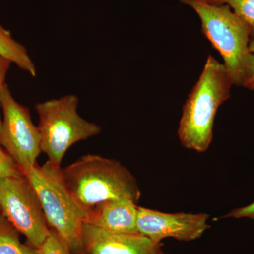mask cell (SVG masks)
I'll return each mask as SVG.
<instances>
[{"label":"cell","instance_id":"cell-17","mask_svg":"<svg viewBox=\"0 0 254 254\" xmlns=\"http://www.w3.org/2000/svg\"><path fill=\"white\" fill-rule=\"evenodd\" d=\"M11 62L6 60V58L0 56V95H1V91L6 83H5V78L6 74L9 71ZM0 110H1V105H0ZM1 114H0V127H1Z\"/></svg>","mask_w":254,"mask_h":254},{"label":"cell","instance_id":"cell-3","mask_svg":"<svg viewBox=\"0 0 254 254\" xmlns=\"http://www.w3.org/2000/svg\"><path fill=\"white\" fill-rule=\"evenodd\" d=\"M232 84L223 64L208 55L198 81L183 107L179 138L187 149L203 153L213 141L219 107L230 97Z\"/></svg>","mask_w":254,"mask_h":254},{"label":"cell","instance_id":"cell-15","mask_svg":"<svg viewBox=\"0 0 254 254\" xmlns=\"http://www.w3.org/2000/svg\"><path fill=\"white\" fill-rule=\"evenodd\" d=\"M1 146L0 145V180L21 175L22 173L14 160Z\"/></svg>","mask_w":254,"mask_h":254},{"label":"cell","instance_id":"cell-19","mask_svg":"<svg viewBox=\"0 0 254 254\" xmlns=\"http://www.w3.org/2000/svg\"><path fill=\"white\" fill-rule=\"evenodd\" d=\"M158 254H164L163 253V252H162V251H161V252H160V253H159Z\"/></svg>","mask_w":254,"mask_h":254},{"label":"cell","instance_id":"cell-4","mask_svg":"<svg viewBox=\"0 0 254 254\" xmlns=\"http://www.w3.org/2000/svg\"><path fill=\"white\" fill-rule=\"evenodd\" d=\"M41 201L47 223L71 252H82L84 215L73 200L64 181L62 168L47 161L21 172Z\"/></svg>","mask_w":254,"mask_h":254},{"label":"cell","instance_id":"cell-8","mask_svg":"<svg viewBox=\"0 0 254 254\" xmlns=\"http://www.w3.org/2000/svg\"><path fill=\"white\" fill-rule=\"evenodd\" d=\"M206 213H168L138 207L136 227L138 233L155 245L173 238L183 242L198 240L210 228Z\"/></svg>","mask_w":254,"mask_h":254},{"label":"cell","instance_id":"cell-6","mask_svg":"<svg viewBox=\"0 0 254 254\" xmlns=\"http://www.w3.org/2000/svg\"><path fill=\"white\" fill-rule=\"evenodd\" d=\"M0 210L33 248L38 249L49 236L41 201L23 173L0 180Z\"/></svg>","mask_w":254,"mask_h":254},{"label":"cell","instance_id":"cell-10","mask_svg":"<svg viewBox=\"0 0 254 254\" xmlns=\"http://www.w3.org/2000/svg\"><path fill=\"white\" fill-rule=\"evenodd\" d=\"M138 205L128 198L110 200L95 205L85 215L83 223L117 233H138Z\"/></svg>","mask_w":254,"mask_h":254},{"label":"cell","instance_id":"cell-7","mask_svg":"<svg viewBox=\"0 0 254 254\" xmlns=\"http://www.w3.org/2000/svg\"><path fill=\"white\" fill-rule=\"evenodd\" d=\"M3 113L0 127V145L23 172L36 165L42 153L38 126L32 122L29 109L14 99L7 85L0 95Z\"/></svg>","mask_w":254,"mask_h":254},{"label":"cell","instance_id":"cell-2","mask_svg":"<svg viewBox=\"0 0 254 254\" xmlns=\"http://www.w3.org/2000/svg\"><path fill=\"white\" fill-rule=\"evenodd\" d=\"M62 173L68 191L84 216L95 205L107 200L128 198L137 203L141 197L136 178L113 159L84 155L62 169Z\"/></svg>","mask_w":254,"mask_h":254},{"label":"cell","instance_id":"cell-12","mask_svg":"<svg viewBox=\"0 0 254 254\" xmlns=\"http://www.w3.org/2000/svg\"><path fill=\"white\" fill-rule=\"evenodd\" d=\"M18 233L0 210V254H38L37 249L21 242Z\"/></svg>","mask_w":254,"mask_h":254},{"label":"cell","instance_id":"cell-18","mask_svg":"<svg viewBox=\"0 0 254 254\" xmlns=\"http://www.w3.org/2000/svg\"><path fill=\"white\" fill-rule=\"evenodd\" d=\"M250 50L251 53H254V38H252L251 39V41L250 43ZM254 80L253 82V84H252V91H254Z\"/></svg>","mask_w":254,"mask_h":254},{"label":"cell","instance_id":"cell-1","mask_svg":"<svg viewBox=\"0 0 254 254\" xmlns=\"http://www.w3.org/2000/svg\"><path fill=\"white\" fill-rule=\"evenodd\" d=\"M199 16L202 33L221 55L232 86L252 91L254 80V54L250 50L252 29L243 18L226 4H212L205 0H180Z\"/></svg>","mask_w":254,"mask_h":254},{"label":"cell","instance_id":"cell-11","mask_svg":"<svg viewBox=\"0 0 254 254\" xmlns=\"http://www.w3.org/2000/svg\"><path fill=\"white\" fill-rule=\"evenodd\" d=\"M0 56L6 58L18 67L36 77V65L30 58L27 50L15 41L11 33L0 25Z\"/></svg>","mask_w":254,"mask_h":254},{"label":"cell","instance_id":"cell-13","mask_svg":"<svg viewBox=\"0 0 254 254\" xmlns=\"http://www.w3.org/2000/svg\"><path fill=\"white\" fill-rule=\"evenodd\" d=\"M212 4H226L232 11L248 23L254 38V0H205Z\"/></svg>","mask_w":254,"mask_h":254},{"label":"cell","instance_id":"cell-16","mask_svg":"<svg viewBox=\"0 0 254 254\" xmlns=\"http://www.w3.org/2000/svg\"><path fill=\"white\" fill-rule=\"evenodd\" d=\"M222 218H247L254 220V201L250 205H247V206L232 210L230 213L224 215Z\"/></svg>","mask_w":254,"mask_h":254},{"label":"cell","instance_id":"cell-9","mask_svg":"<svg viewBox=\"0 0 254 254\" xmlns=\"http://www.w3.org/2000/svg\"><path fill=\"white\" fill-rule=\"evenodd\" d=\"M82 252L86 254H158L155 245L140 233H117L83 223Z\"/></svg>","mask_w":254,"mask_h":254},{"label":"cell","instance_id":"cell-5","mask_svg":"<svg viewBox=\"0 0 254 254\" xmlns=\"http://www.w3.org/2000/svg\"><path fill=\"white\" fill-rule=\"evenodd\" d=\"M78 102L76 95H66L38 103L35 108L39 119L41 151L57 168H61L64 157L73 145L101 132L99 125L80 116Z\"/></svg>","mask_w":254,"mask_h":254},{"label":"cell","instance_id":"cell-14","mask_svg":"<svg viewBox=\"0 0 254 254\" xmlns=\"http://www.w3.org/2000/svg\"><path fill=\"white\" fill-rule=\"evenodd\" d=\"M37 251L38 254H72L68 246L52 229H50L49 236Z\"/></svg>","mask_w":254,"mask_h":254}]
</instances>
